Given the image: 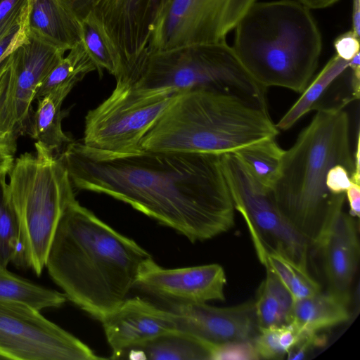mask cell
<instances>
[{
	"instance_id": "cell-28",
	"label": "cell",
	"mask_w": 360,
	"mask_h": 360,
	"mask_svg": "<svg viewBox=\"0 0 360 360\" xmlns=\"http://www.w3.org/2000/svg\"><path fill=\"white\" fill-rule=\"evenodd\" d=\"M9 171L0 170V263L25 266L19 226L11 206L6 176Z\"/></svg>"
},
{
	"instance_id": "cell-15",
	"label": "cell",
	"mask_w": 360,
	"mask_h": 360,
	"mask_svg": "<svg viewBox=\"0 0 360 360\" xmlns=\"http://www.w3.org/2000/svg\"><path fill=\"white\" fill-rule=\"evenodd\" d=\"M112 349V359L162 334L178 330L175 316L140 297L126 298L99 319Z\"/></svg>"
},
{
	"instance_id": "cell-36",
	"label": "cell",
	"mask_w": 360,
	"mask_h": 360,
	"mask_svg": "<svg viewBox=\"0 0 360 360\" xmlns=\"http://www.w3.org/2000/svg\"><path fill=\"white\" fill-rule=\"evenodd\" d=\"M314 332H302L297 341L288 352V359H302L308 352L324 342L323 338Z\"/></svg>"
},
{
	"instance_id": "cell-3",
	"label": "cell",
	"mask_w": 360,
	"mask_h": 360,
	"mask_svg": "<svg viewBox=\"0 0 360 360\" xmlns=\"http://www.w3.org/2000/svg\"><path fill=\"white\" fill-rule=\"evenodd\" d=\"M342 165L354 172L349 115L342 107L316 110L293 146L285 150L277 180L271 189L283 215L314 249L330 220L343 208L345 193H331L326 179Z\"/></svg>"
},
{
	"instance_id": "cell-30",
	"label": "cell",
	"mask_w": 360,
	"mask_h": 360,
	"mask_svg": "<svg viewBox=\"0 0 360 360\" xmlns=\"http://www.w3.org/2000/svg\"><path fill=\"white\" fill-rule=\"evenodd\" d=\"M302 332L290 323L259 327L253 343L259 359H283L297 341Z\"/></svg>"
},
{
	"instance_id": "cell-29",
	"label": "cell",
	"mask_w": 360,
	"mask_h": 360,
	"mask_svg": "<svg viewBox=\"0 0 360 360\" xmlns=\"http://www.w3.org/2000/svg\"><path fill=\"white\" fill-rule=\"evenodd\" d=\"M266 270L274 274L288 290L293 300L313 295L321 291L320 285L310 276L308 269L276 252L258 257Z\"/></svg>"
},
{
	"instance_id": "cell-34",
	"label": "cell",
	"mask_w": 360,
	"mask_h": 360,
	"mask_svg": "<svg viewBox=\"0 0 360 360\" xmlns=\"http://www.w3.org/2000/svg\"><path fill=\"white\" fill-rule=\"evenodd\" d=\"M27 21V15L0 38V63L28 40Z\"/></svg>"
},
{
	"instance_id": "cell-31",
	"label": "cell",
	"mask_w": 360,
	"mask_h": 360,
	"mask_svg": "<svg viewBox=\"0 0 360 360\" xmlns=\"http://www.w3.org/2000/svg\"><path fill=\"white\" fill-rule=\"evenodd\" d=\"M82 41L101 75L105 70L115 78L118 67L109 44L97 25L90 19L80 20Z\"/></svg>"
},
{
	"instance_id": "cell-33",
	"label": "cell",
	"mask_w": 360,
	"mask_h": 360,
	"mask_svg": "<svg viewBox=\"0 0 360 360\" xmlns=\"http://www.w3.org/2000/svg\"><path fill=\"white\" fill-rule=\"evenodd\" d=\"M30 0H0V38L28 14Z\"/></svg>"
},
{
	"instance_id": "cell-4",
	"label": "cell",
	"mask_w": 360,
	"mask_h": 360,
	"mask_svg": "<svg viewBox=\"0 0 360 360\" xmlns=\"http://www.w3.org/2000/svg\"><path fill=\"white\" fill-rule=\"evenodd\" d=\"M232 47L259 85L302 93L318 67L322 38L310 9L294 0L256 1L238 21Z\"/></svg>"
},
{
	"instance_id": "cell-21",
	"label": "cell",
	"mask_w": 360,
	"mask_h": 360,
	"mask_svg": "<svg viewBox=\"0 0 360 360\" xmlns=\"http://www.w3.org/2000/svg\"><path fill=\"white\" fill-rule=\"evenodd\" d=\"M349 68V61L337 55L332 57L315 79L308 84L301 96L276 124L278 129H290L299 120L311 110H318L332 86Z\"/></svg>"
},
{
	"instance_id": "cell-20",
	"label": "cell",
	"mask_w": 360,
	"mask_h": 360,
	"mask_svg": "<svg viewBox=\"0 0 360 360\" xmlns=\"http://www.w3.org/2000/svg\"><path fill=\"white\" fill-rule=\"evenodd\" d=\"M135 358L152 360H211L210 346L186 332L176 330L162 334L127 350Z\"/></svg>"
},
{
	"instance_id": "cell-10",
	"label": "cell",
	"mask_w": 360,
	"mask_h": 360,
	"mask_svg": "<svg viewBox=\"0 0 360 360\" xmlns=\"http://www.w3.org/2000/svg\"><path fill=\"white\" fill-rule=\"evenodd\" d=\"M80 21L93 20L105 37L118 75L125 77L147 51L170 0H61Z\"/></svg>"
},
{
	"instance_id": "cell-8",
	"label": "cell",
	"mask_w": 360,
	"mask_h": 360,
	"mask_svg": "<svg viewBox=\"0 0 360 360\" xmlns=\"http://www.w3.org/2000/svg\"><path fill=\"white\" fill-rule=\"evenodd\" d=\"M221 162L235 210L246 223L258 257L276 252L308 269L312 247L281 212L271 190L254 178L234 153L221 154Z\"/></svg>"
},
{
	"instance_id": "cell-39",
	"label": "cell",
	"mask_w": 360,
	"mask_h": 360,
	"mask_svg": "<svg viewBox=\"0 0 360 360\" xmlns=\"http://www.w3.org/2000/svg\"><path fill=\"white\" fill-rule=\"evenodd\" d=\"M349 205V214L353 217H360V184L352 182L345 192Z\"/></svg>"
},
{
	"instance_id": "cell-5",
	"label": "cell",
	"mask_w": 360,
	"mask_h": 360,
	"mask_svg": "<svg viewBox=\"0 0 360 360\" xmlns=\"http://www.w3.org/2000/svg\"><path fill=\"white\" fill-rule=\"evenodd\" d=\"M278 134L267 107L236 94L200 89L178 94L143 136L141 148L224 154Z\"/></svg>"
},
{
	"instance_id": "cell-25",
	"label": "cell",
	"mask_w": 360,
	"mask_h": 360,
	"mask_svg": "<svg viewBox=\"0 0 360 360\" xmlns=\"http://www.w3.org/2000/svg\"><path fill=\"white\" fill-rule=\"evenodd\" d=\"M233 153L262 186L272 188L279 175L285 153L276 137L255 142Z\"/></svg>"
},
{
	"instance_id": "cell-2",
	"label": "cell",
	"mask_w": 360,
	"mask_h": 360,
	"mask_svg": "<svg viewBox=\"0 0 360 360\" xmlns=\"http://www.w3.org/2000/svg\"><path fill=\"white\" fill-rule=\"evenodd\" d=\"M151 258L75 199L58 222L45 267L68 300L99 320L127 298Z\"/></svg>"
},
{
	"instance_id": "cell-16",
	"label": "cell",
	"mask_w": 360,
	"mask_h": 360,
	"mask_svg": "<svg viewBox=\"0 0 360 360\" xmlns=\"http://www.w3.org/2000/svg\"><path fill=\"white\" fill-rule=\"evenodd\" d=\"M314 250L322 257L328 291L349 300L359 259L354 217L343 208L336 211L323 229Z\"/></svg>"
},
{
	"instance_id": "cell-41",
	"label": "cell",
	"mask_w": 360,
	"mask_h": 360,
	"mask_svg": "<svg viewBox=\"0 0 360 360\" xmlns=\"http://www.w3.org/2000/svg\"><path fill=\"white\" fill-rule=\"evenodd\" d=\"M352 22V30L360 37V0H353Z\"/></svg>"
},
{
	"instance_id": "cell-19",
	"label": "cell",
	"mask_w": 360,
	"mask_h": 360,
	"mask_svg": "<svg viewBox=\"0 0 360 360\" xmlns=\"http://www.w3.org/2000/svg\"><path fill=\"white\" fill-rule=\"evenodd\" d=\"M349 302L329 291L293 300L289 323L301 332L319 333L349 319Z\"/></svg>"
},
{
	"instance_id": "cell-35",
	"label": "cell",
	"mask_w": 360,
	"mask_h": 360,
	"mask_svg": "<svg viewBox=\"0 0 360 360\" xmlns=\"http://www.w3.org/2000/svg\"><path fill=\"white\" fill-rule=\"evenodd\" d=\"M352 181L351 173L342 165H336L329 169L326 179L328 191L335 195L344 194Z\"/></svg>"
},
{
	"instance_id": "cell-27",
	"label": "cell",
	"mask_w": 360,
	"mask_h": 360,
	"mask_svg": "<svg viewBox=\"0 0 360 360\" xmlns=\"http://www.w3.org/2000/svg\"><path fill=\"white\" fill-rule=\"evenodd\" d=\"M69 51L68 55L63 57L44 79L35 99L56 90L70 93L88 73L97 70L82 41Z\"/></svg>"
},
{
	"instance_id": "cell-9",
	"label": "cell",
	"mask_w": 360,
	"mask_h": 360,
	"mask_svg": "<svg viewBox=\"0 0 360 360\" xmlns=\"http://www.w3.org/2000/svg\"><path fill=\"white\" fill-rule=\"evenodd\" d=\"M179 94L143 96L116 83L111 94L87 112L82 143L107 154L141 151L142 139Z\"/></svg>"
},
{
	"instance_id": "cell-12",
	"label": "cell",
	"mask_w": 360,
	"mask_h": 360,
	"mask_svg": "<svg viewBox=\"0 0 360 360\" xmlns=\"http://www.w3.org/2000/svg\"><path fill=\"white\" fill-rule=\"evenodd\" d=\"M257 0H170L147 51L226 41L228 33Z\"/></svg>"
},
{
	"instance_id": "cell-22",
	"label": "cell",
	"mask_w": 360,
	"mask_h": 360,
	"mask_svg": "<svg viewBox=\"0 0 360 360\" xmlns=\"http://www.w3.org/2000/svg\"><path fill=\"white\" fill-rule=\"evenodd\" d=\"M68 95L54 91L39 98L32 119V137L55 154H59L72 141L62 129L64 113L61 106Z\"/></svg>"
},
{
	"instance_id": "cell-23",
	"label": "cell",
	"mask_w": 360,
	"mask_h": 360,
	"mask_svg": "<svg viewBox=\"0 0 360 360\" xmlns=\"http://www.w3.org/2000/svg\"><path fill=\"white\" fill-rule=\"evenodd\" d=\"M19 136L15 120L14 78L11 54L0 63V170L10 172Z\"/></svg>"
},
{
	"instance_id": "cell-7",
	"label": "cell",
	"mask_w": 360,
	"mask_h": 360,
	"mask_svg": "<svg viewBox=\"0 0 360 360\" xmlns=\"http://www.w3.org/2000/svg\"><path fill=\"white\" fill-rule=\"evenodd\" d=\"M34 146V153H25L14 160L8 184L25 264L40 276L58 222L76 198L68 170L58 155L39 142Z\"/></svg>"
},
{
	"instance_id": "cell-6",
	"label": "cell",
	"mask_w": 360,
	"mask_h": 360,
	"mask_svg": "<svg viewBox=\"0 0 360 360\" xmlns=\"http://www.w3.org/2000/svg\"><path fill=\"white\" fill-rule=\"evenodd\" d=\"M116 83L143 96L216 90L267 107L266 89L251 77L226 41L147 51Z\"/></svg>"
},
{
	"instance_id": "cell-14",
	"label": "cell",
	"mask_w": 360,
	"mask_h": 360,
	"mask_svg": "<svg viewBox=\"0 0 360 360\" xmlns=\"http://www.w3.org/2000/svg\"><path fill=\"white\" fill-rule=\"evenodd\" d=\"M170 304L178 330L207 344L253 340L259 331L254 301L226 307L207 303Z\"/></svg>"
},
{
	"instance_id": "cell-42",
	"label": "cell",
	"mask_w": 360,
	"mask_h": 360,
	"mask_svg": "<svg viewBox=\"0 0 360 360\" xmlns=\"http://www.w3.org/2000/svg\"><path fill=\"white\" fill-rule=\"evenodd\" d=\"M309 9H321L330 6L339 0H297Z\"/></svg>"
},
{
	"instance_id": "cell-38",
	"label": "cell",
	"mask_w": 360,
	"mask_h": 360,
	"mask_svg": "<svg viewBox=\"0 0 360 360\" xmlns=\"http://www.w3.org/2000/svg\"><path fill=\"white\" fill-rule=\"evenodd\" d=\"M350 70V86L354 100L359 98L360 93V56L357 53L349 61Z\"/></svg>"
},
{
	"instance_id": "cell-17",
	"label": "cell",
	"mask_w": 360,
	"mask_h": 360,
	"mask_svg": "<svg viewBox=\"0 0 360 360\" xmlns=\"http://www.w3.org/2000/svg\"><path fill=\"white\" fill-rule=\"evenodd\" d=\"M28 37L12 53L15 120L20 136L28 126L32 103L40 85L65 52L29 33Z\"/></svg>"
},
{
	"instance_id": "cell-26",
	"label": "cell",
	"mask_w": 360,
	"mask_h": 360,
	"mask_svg": "<svg viewBox=\"0 0 360 360\" xmlns=\"http://www.w3.org/2000/svg\"><path fill=\"white\" fill-rule=\"evenodd\" d=\"M0 300L23 303L41 311L60 307L68 299L63 292L37 285L12 274L0 263Z\"/></svg>"
},
{
	"instance_id": "cell-13",
	"label": "cell",
	"mask_w": 360,
	"mask_h": 360,
	"mask_svg": "<svg viewBox=\"0 0 360 360\" xmlns=\"http://www.w3.org/2000/svg\"><path fill=\"white\" fill-rule=\"evenodd\" d=\"M226 283L224 270L217 264L165 269L151 258L142 266L135 287L169 302L207 303L225 300Z\"/></svg>"
},
{
	"instance_id": "cell-11",
	"label": "cell",
	"mask_w": 360,
	"mask_h": 360,
	"mask_svg": "<svg viewBox=\"0 0 360 360\" xmlns=\"http://www.w3.org/2000/svg\"><path fill=\"white\" fill-rule=\"evenodd\" d=\"M86 345L23 303L0 300V359L95 360Z\"/></svg>"
},
{
	"instance_id": "cell-40",
	"label": "cell",
	"mask_w": 360,
	"mask_h": 360,
	"mask_svg": "<svg viewBox=\"0 0 360 360\" xmlns=\"http://www.w3.org/2000/svg\"><path fill=\"white\" fill-rule=\"evenodd\" d=\"M356 149L354 152V172L351 176V180L354 183L360 184V134L359 128L356 135Z\"/></svg>"
},
{
	"instance_id": "cell-18",
	"label": "cell",
	"mask_w": 360,
	"mask_h": 360,
	"mask_svg": "<svg viewBox=\"0 0 360 360\" xmlns=\"http://www.w3.org/2000/svg\"><path fill=\"white\" fill-rule=\"evenodd\" d=\"M27 23L29 34L64 51L82 41L80 21L61 0H30Z\"/></svg>"
},
{
	"instance_id": "cell-1",
	"label": "cell",
	"mask_w": 360,
	"mask_h": 360,
	"mask_svg": "<svg viewBox=\"0 0 360 360\" xmlns=\"http://www.w3.org/2000/svg\"><path fill=\"white\" fill-rule=\"evenodd\" d=\"M221 155L143 150L107 154L72 141L58 155L74 188L120 200L196 242L235 224Z\"/></svg>"
},
{
	"instance_id": "cell-32",
	"label": "cell",
	"mask_w": 360,
	"mask_h": 360,
	"mask_svg": "<svg viewBox=\"0 0 360 360\" xmlns=\"http://www.w3.org/2000/svg\"><path fill=\"white\" fill-rule=\"evenodd\" d=\"M211 360H257L253 340L210 345Z\"/></svg>"
},
{
	"instance_id": "cell-37",
	"label": "cell",
	"mask_w": 360,
	"mask_h": 360,
	"mask_svg": "<svg viewBox=\"0 0 360 360\" xmlns=\"http://www.w3.org/2000/svg\"><path fill=\"white\" fill-rule=\"evenodd\" d=\"M336 55L340 58L349 61L359 53V37L352 30L339 35L334 41Z\"/></svg>"
},
{
	"instance_id": "cell-24",
	"label": "cell",
	"mask_w": 360,
	"mask_h": 360,
	"mask_svg": "<svg viewBox=\"0 0 360 360\" xmlns=\"http://www.w3.org/2000/svg\"><path fill=\"white\" fill-rule=\"evenodd\" d=\"M293 298L271 271L266 270L254 301L255 315L259 327L288 324Z\"/></svg>"
}]
</instances>
